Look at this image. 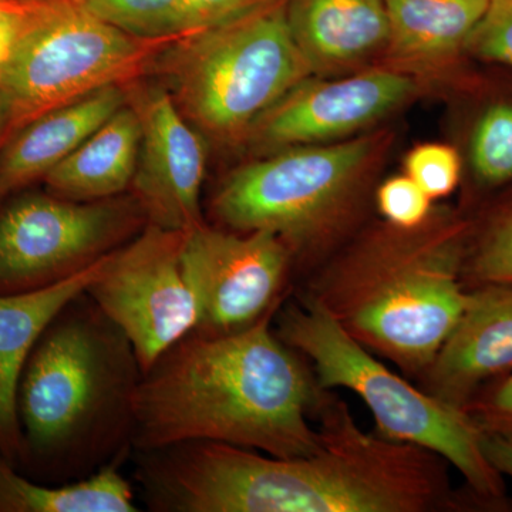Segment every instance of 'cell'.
<instances>
[{"label": "cell", "instance_id": "6da1fadb", "mask_svg": "<svg viewBox=\"0 0 512 512\" xmlns=\"http://www.w3.org/2000/svg\"><path fill=\"white\" fill-rule=\"evenodd\" d=\"M319 444L308 456L190 441L158 450L144 470L157 510L429 512L453 505L446 460L366 433L348 404L320 389Z\"/></svg>", "mask_w": 512, "mask_h": 512}, {"label": "cell", "instance_id": "7a4b0ae2", "mask_svg": "<svg viewBox=\"0 0 512 512\" xmlns=\"http://www.w3.org/2000/svg\"><path fill=\"white\" fill-rule=\"evenodd\" d=\"M320 389L269 329V313L222 335L190 333L144 373L131 396V423L146 451L188 441L231 444L268 456H308Z\"/></svg>", "mask_w": 512, "mask_h": 512}, {"label": "cell", "instance_id": "3957f363", "mask_svg": "<svg viewBox=\"0 0 512 512\" xmlns=\"http://www.w3.org/2000/svg\"><path fill=\"white\" fill-rule=\"evenodd\" d=\"M466 256L464 225L451 217L389 224L329 266L306 298L373 355L421 376L463 312Z\"/></svg>", "mask_w": 512, "mask_h": 512}, {"label": "cell", "instance_id": "277c9868", "mask_svg": "<svg viewBox=\"0 0 512 512\" xmlns=\"http://www.w3.org/2000/svg\"><path fill=\"white\" fill-rule=\"evenodd\" d=\"M70 308L37 340L16 393L18 468L37 481L62 476L114 416L131 417V346L120 330Z\"/></svg>", "mask_w": 512, "mask_h": 512}, {"label": "cell", "instance_id": "5b68a950", "mask_svg": "<svg viewBox=\"0 0 512 512\" xmlns=\"http://www.w3.org/2000/svg\"><path fill=\"white\" fill-rule=\"evenodd\" d=\"M279 336L309 359L319 389L357 394L369 407L379 436L433 451L457 468L478 504L508 507L503 476L488 463L480 427L466 410L394 373L311 299L282 313Z\"/></svg>", "mask_w": 512, "mask_h": 512}, {"label": "cell", "instance_id": "8992f818", "mask_svg": "<svg viewBox=\"0 0 512 512\" xmlns=\"http://www.w3.org/2000/svg\"><path fill=\"white\" fill-rule=\"evenodd\" d=\"M157 62L185 119L222 143L245 140L262 114L313 76L289 29L286 0L180 37Z\"/></svg>", "mask_w": 512, "mask_h": 512}, {"label": "cell", "instance_id": "52a82bcc", "mask_svg": "<svg viewBox=\"0 0 512 512\" xmlns=\"http://www.w3.org/2000/svg\"><path fill=\"white\" fill-rule=\"evenodd\" d=\"M170 43L127 35L77 0H50L0 69V148L47 111L136 79Z\"/></svg>", "mask_w": 512, "mask_h": 512}, {"label": "cell", "instance_id": "ba28073f", "mask_svg": "<svg viewBox=\"0 0 512 512\" xmlns=\"http://www.w3.org/2000/svg\"><path fill=\"white\" fill-rule=\"evenodd\" d=\"M234 171L212 202L235 231H268L289 248L313 247L348 221L375 143L369 138L282 148Z\"/></svg>", "mask_w": 512, "mask_h": 512}, {"label": "cell", "instance_id": "9c48e42d", "mask_svg": "<svg viewBox=\"0 0 512 512\" xmlns=\"http://www.w3.org/2000/svg\"><path fill=\"white\" fill-rule=\"evenodd\" d=\"M140 204L25 194L0 210V295L36 291L101 256L136 221ZM144 214V212H143Z\"/></svg>", "mask_w": 512, "mask_h": 512}, {"label": "cell", "instance_id": "30bf717a", "mask_svg": "<svg viewBox=\"0 0 512 512\" xmlns=\"http://www.w3.org/2000/svg\"><path fill=\"white\" fill-rule=\"evenodd\" d=\"M184 237L185 232L148 225L113 252L87 289L101 315L126 338L143 373L197 328V301L181 264Z\"/></svg>", "mask_w": 512, "mask_h": 512}, {"label": "cell", "instance_id": "8fae6325", "mask_svg": "<svg viewBox=\"0 0 512 512\" xmlns=\"http://www.w3.org/2000/svg\"><path fill=\"white\" fill-rule=\"evenodd\" d=\"M291 248L268 231L235 234L201 224L185 232L181 264L198 308V335H222L271 313Z\"/></svg>", "mask_w": 512, "mask_h": 512}, {"label": "cell", "instance_id": "7c38bea8", "mask_svg": "<svg viewBox=\"0 0 512 512\" xmlns=\"http://www.w3.org/2000/svg\"><path fill=\"white\" fill-rule=\"evenodd\" d=\"M416 90V80L397 70L332 80L311 76L262 114L245 140L275 151L326 144L382 119Z\"/></svg>", "mask_w": 512, "mask_h": 512}, {"label": "cell", "instance_id": "4fadbf2b", "mask_svg": "<svg viewBox=\"0 0 512 512\" xmlns=\"http://www.w3.org/2000/svg\"><path fill=\"white\" fill-rule=\"evenodd\" d=\"M141 123V144L133 188L150 224L188 232L204 224L201 188L207 148L200 131L178 109L163 86L128 92Z\"/></svg>", "mask_w": 512, "mask_h": 512}, {"label": "cell", "instance_id": "5bb4252c", "mask_svg": "<svg viewBox=\"0 0 512 512\" xmlns=\"http://www.w3.org/2000/svg\"><path fill=\"white\" fill-rule=\"evenodd\" d=\"M512 372V284L467 288L456 326L424 370V390L466 410L488 384Z\"/></svg>", "mask_w": 512, "mask_h": 512}, {"label": "cell", "instance_id": "9a60e30c", "mask_svg": "<svg viewBox=\"0 0 512 512\" xmlns=\"http://www.w3.org/2000/svg\"><path fill=\"white\" fill-rule=\"evenodd\" d=\"M113 252L56 284L0 295V453L13 466L20 456L16 393L23 366L50 323L103 274Z\"/></svg>", "mask_w": 512, "mask_h": 512}, {"label": "cell", "instance_id": "2e32d148", "mask_svg": "<svg viewBox=\"0 0 512 512\" xmlns=\"http://www.w3.org/2000/svg\"><path fill=\"white\" fill-rule=\"evenodd\" d=\"M286 15L313 76H336L389 45L384 0H286Z\"/></svg>", "mask_w": 512, "mask_h": 512}, {"label": "cell", "instance_id": "e0dca14e", "mask_svg": "<svg viewBox=\"0 0 512 512\" xmlns=\"http://www.w3.org/2000/svg\"><path fill=\"white\" fill-rule=\"evenodd\" d=\"M128 103L124 84H111L47 111L0 148V200L45 178Z\"/></svg>", "mask_w": 512, "mask_h": 512}, {"label": "cell", "instance_id": "ac0fdd59", "mask_svg": "<svg viewBox=\"0 0 512 512\" xmlns=\"http://www.w3.org/2000/svg\"><path fill=\"white\" fill-rule=\"evenodd\" d=\"M140 144V117L128 101L43 180L67 200H109L133 184Z\"/></svg>", "mask_w": 512, "mask_h": 512}, {"label": "cell", "instance_id": "d6986e66", "mask_svg": "<svg viewBox=\"0 0 512 512\" xmlns=\"http://www.w3.org/2000/svg\"><path fill=\"white\" fill-rule=\"evenodd\" d=\"M491 0H384L387 49L409 63H433L466 45Z\"/></svg>", "mask_w": 512, "mask_h": 512}, {"label": "cell", "instance_id": "ffe728a7", "mask_svg": "<svg viewBox=\"0 0 512 512\" xmlns=\"http://www.w3.org/2000/svg\"><path fill=\"white\" fill-rule=\"evenodd\" d=\"M130 484L107 467L74 484H45L0 453V512H134Z\"/></svg>", "mask_w": 512, "mask_h": 512}, {"label": "cell", "instance_id": "44dd1931", "mask_svg": "<svg viewBox=\"0 0 512 512\" xmlns=\"http://www.w3.org/2000/svg\"><path fill=\"white\" fill-rule=\"evenodd\" d=\"M107 25L143 40L174 42L205 29L190 0H77Z\"/></svg>", "mask_w": 512, "mask_h": 512}, {"label": "cell", "instance_id": "7402d4cb", "mask_svg": "<svg viewBox=\"0 0 512 512\" xmlns=\"http://www.w3.org/2000/svg\"><path fill=\"white\" fill-rule=\"evenodd\" d=\"M474 170L491 184L512 180V106L498 104L478 121L471 144Z\"/></svg>", "mask_w": 512, "mask_h": 512}, {"label": "cell", "instance_id": "603a6c76", "mask_svg": "<svg viewBox=\"0 0 512 512\" xmlns=\"http://www.w3.org/2000/svg\"><path fill=\"white\" fill-rule=\"evenodd\" d=\"M474 286L512 284V204L490 221L478 239L470 261L464 265V278Z\"/></svg>", "mask_w": 512, "mask_h": 512}, {"label": "cell", "instance_id": "cb8c5ba5", "mask_svg": "<svg viewBox=\"0 0 512 512\" xmlns=\"http://www.w3.org/2000/svg\"><path fill=\"white\" fill-rule=\"evenodd\" d=\"M406 174L434 200L446 197L457 187L460 158L444 144H423L406 158Z\"/></svg>", "mask_w": 512, "mask_h": 512}, {"label": "cell", "instance_id": "d4e9b609", "mask_svg": "<svg viewBox=\"0 0 512 512\" xmlns=\"http://www.w3.org/2000/svg\"><path fill=\"white\" fill-rule=\"evenodd\" d=\"M377 207L396 228L413 229L429 220L431 198L409 175L384 181L377 191Z\"/></svg>", "mask_w": 512, "mask_h": 512}, {"label": "cell", "instance_id": "484cf974", "mask_svg": "<svg viewBox=\"0 0 512 512\" xmlns=\"http://www.w3.org/2000/svg\"><path fill=\"white\" fill-rule=\"evenodd\" d=\"M464 49L481 59L512 67V0H491Z\"/></svg>", "mask_w": 512, "mask_h": 512}, {"label": "cell", "instance_id": "4316f807", "mask_svg": "<svg viewBox=\"0 0 512 512\" xmlns=\"http://www.w3.org/2000/svg\"><path fill=\"white\" fill-rule=\"evenodd\" d=\"M466 412L481 430L512 436V372L480 390Z\"/></svg>", "mask_w": 512, "mask_h": 512}, {"label": "cell", "instance_id": "83f0119b", "mask_svg": "<svg viewBox=\"0 0 512 512\" xmlns=\"http://www.w3.org/2000/svg\"><path fill=\"white\" fill-rule=\"evenodd\" d=\"M50 0H12L0 2V69L13 49Z\"/></svg>", "mask_w": 512, "mask_h": 512}, {"label": "cell", "instance_id": "f1b7e54d", "mask_svg": "<svg viewBox=\"0 0 512 512\" xmlns=\"http://www.w3.org/2000/svg\"><path fill=\"white\" fill-rule=\"evenodd\" d=\"M205 29L244 15L268 0H190Z\"/></svg>", "mask_w": 512, "mask_h": 512}, {"label": "cell", "instance_id": "f546056e", "mask_svg": "<svg viewBox=\"0 0 512 512\" xmlns=\"http://www.w3.org/2000/svg\"><path fill=\"white\" fill-rule=\"evenodd\" d=\"M481 447L497 473L512 478V436L481 430Z\"/></svg>", "mask_w": 512, "mask_h": 512}, {"label": "cell", "instance_id": "4dcf8cb0", "mask_svg": "<svg viewBox=\"0 0 512 512\" xmlns=\"http://www.w3.org/2000/svg\"><path fill=\"white\" fill-rule=\"evenodd\" d=\"M0 2H12V0H0Z\"/></svg>", "mask_w": 512, "mask_h": 512}]
</instances>
